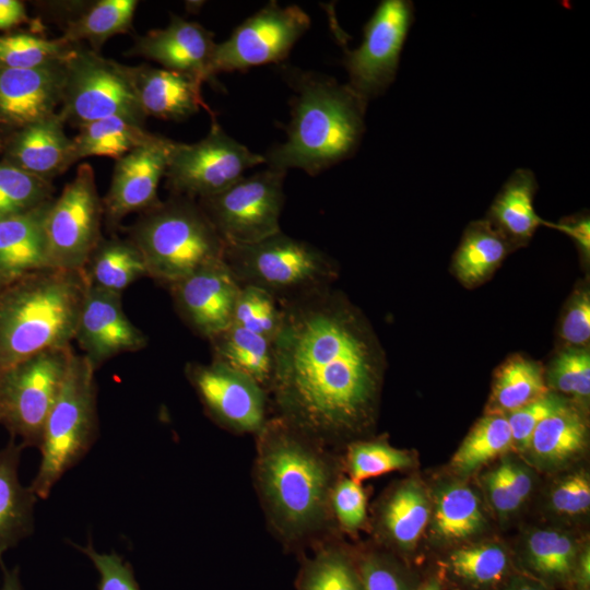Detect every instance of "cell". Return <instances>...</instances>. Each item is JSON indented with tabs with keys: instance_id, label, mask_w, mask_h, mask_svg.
I'll use <instances>...</instances> for the list:
<instances>
[{
	"instance_id": "obj_1",
	"label": "cell",
	"mask_w": 590,
	"mask_h": 590,
	"mask_svg": "<svg viewBox=\"0 0 590 590\" xmlns=\"http://www.w3.org/2000/svg\"><path fill=\"white\" fill-rule=\"evenodd\" d=\"M278 303L269 388L279 416L322 445L365 429L381 359L364 321L330 286Z\"/></svg>"
},
{
	"instance_id": "obj_2",
	"label": "cell",
	"mask_w": 590,
	"mask_h": 590,
	"mask_svg": "<svg viewBox=\"0 0 590 590\" xmlns=\"http://www.w3.org/2000/svg\"><path fill=\"white\" fill-rule=\"evenodd\" d=\"M257 436L255 480L269 523L286 543L310 538L328 520L337 482L324 445L281 416Z\"/></svg>"
},
{
	"instance_id": "obj_3",
	"label": "cell",
	"mask_w": 590,
	"mask_h": 590,
	"mask_svg": "<svg viewBox=\"0 0 590 590\" xmlns=\"http://www.w3.org/2000/svg\"><path fill=\"white\" fill-rule=\"evenodd\" d=\"M284 74L294 90L291 121L285 142L263 155L268 167L314 176L349 158L362 140L367 103L329 76L296 69Z\"/></svg>"
},
{
	"instance_id": "obj_4",
	"label": "cell",
	"mask_w": 590,
	"mask_h": 590,
	"mask_svg": "<svg viewBox=\"0 0 590 590\" xmlns=\"http://www.w3.org/2000/svg\"><path fill=\"white\" fill-rule=\"evenodd\" d=\"M90 286L84 270L46 268L0 291V374L43 351L71 346Z\"/></svg>"
},
{
	"instance_id": "obj_5",
	"label": "cell",
	"mask_w": 590,
	"mask_h": 590,
	"mask_svg": "<svg viewBox=\"0 0 590 590\" xmlns=\"http://www.w3.org/2000/svg\"><path fill=\"white\" fill-rule=\"evenodd\" d=\"M148 274L167 287L223 260L225 244L198 201L172 194L143 212L129 229Z\"/></svg>"
},
{
	"instance_id": "obj_6",
	"label": "cell",
	"mask_w": 590,
	"mask_h": 590,
	"mask_svg": "<svg viewBox=\"0 0 590 590\" xmlns=\"http://www.w3.org/2000/svg\"><path fill=\"white\" fill-rule=\"evenodd\" d=\"M95 370L86 356L73 351L38 447L40 463L30 485L38 498H48L54 486L87 455L98 436Z\"/></svg>"
},
{
	"instance_id": "obj_7",
	"label": "cell",
	"mask_w": 590,
	"mask_h": 590,
	"mask_svg": "<svg viewBox=\"0 0 590 590\" xmlns=\"http://www.w3.org/2000/svg\"><path fill=\"white\" fill-rule=\"evenodd\" d=\"M223 260L240 286H255L276 300L330 286L331 259L311 244L280 232L247 245H225Z\"/></svg>"
},
{
	"instance_id": "obj_8",
	"label": "cell",
	"mask_w": 590,
	"mask_h": 590,
	"mask_svg": "<svg viewBox=\"0 0 590 590\" xmlns=\"http://www.w3.org/2000/svg\"><path fill=\"white\" fill-rule=\"evenodd\" d=\"M62 121L78 128L105 118L122 117L143 123L144 115L133 84L130 66L75 45L63 63Z\"/></svg>"
},
{
	"instance_id": "obj_9",
	"label": "cell",
	"mask_w": 590,
	"mask_h": 590,
	"mask_svg": "<svg viewBox=\"0 0 590 590\" xmlns=\"http://www.w3.org/2000/svg\"><path fill=\"white\" fill-rule=\"evenodd\" d=\"M72 353L71 346L43 351L0 374L1 424L24 448L39 447Z\"/></svg>"
},
{
	"instance_id": "obj_10",
	"label": "cell",
	"mask_w": 590,
	"mask_h": 590,
	"mask_svg": "<svg viewBox=\"0 0 590 590\" xmlns=\"http://www.w3.org/2000/svg\"><path fill=\"white\" fill-rule=\"evenodd\" d=\"M285 175L268 167L198 200L225 245L253 244L282 232Z\"/></svg>"
},
{
	"instance_id": "obj_11",
	"label": "cell",
	"mask_w": 590,
	"mask_h": 590,
	"mask_svg": "<svg viewBox=\"0 0 590 590\" xmlns=\"http://www.w3.org/2000/svg\"><path fill=\"white\" fill-rule=\"evenodd\" d=\"M103 217L94 169L81 163L59 197L52 199L45 217L49 268L84 270L103 239Z\"/></svg>"
},
{
	"instance_id": "obj_12",
	"label": "cell",
	"mask_w": 590,
	"mask_h": 590,
	"mask_svg": "<svg viewBox=\"0 0 590 590\" xmlns=\"http://www.w3.org/2000/svg\"><path fill=\"white\" fill-rule=\"evenodd\" d=\"M263 163V155L229 137L213 118L200 141L174 142L164 177L172 194L200 200L220 193Z\"/></svg>"
},
{
	"instance_id": "obj_13",
	"label": "cell",
	"mask_w": 590,
	"mask_h": 590,
	"mask_svg": "<svg viewBox=\"0 0 590 590\" xmlns=\"http://www.w3.org/2000/svg\"><path fill=\"white\" fill-rule=\"evenodd\" d=\"M413 19L411 1L382 0L364 26L361 45L344 50L347 85L366 103L393 82Z\"/></svg>"
},
{
	"instance_id": "obj_14",
	"label": "cell",
	"mask_w": 590,
	"mask_h": 590,
	"mask_svg": "<svg viewBox=\"0 0 590 590\" xmlns=\"http://www.w3.org/2000/svg\"><path fill=\"white\" fill-rule=\"evenodd\" d=\"M309 26L310 19L299 7H281L270 1L239 24L227 39L216 43L213 73L280 62Z\"/></svg>"
},
{
	"instance_id": "obj_15",
	"label": "cell",
	"mask_w": 590,
	"mask_h": 590,
	"mask_svg": "<svg viewBox=\"0 0 590 590\" xmlns=\"http://www.w3.org/2000/svg\"><path fill=\"white\" fill-rule=\"evenodd\" d=\"M185 374L206 414L235 433L258 434L267 422L264 388L251 377L216 361L188 363Z\"/></svg>"
},
{
	"instance_id": "obj_16",
	"label": "cell",
	"mask_w": 590,
	"mask_h": 590,
	"mask_svg": "<svg viewBox=\"0 0 590 590\" xmlns=\"http://www.w3.org/2000/svg\"><path fill=\"white\" fill-rule=\"evenodd\" d=\"M174 140L160 134L116 161L107 193L102 199L108 225L132 212H145L161 200L157 189L165 176Z\"/></svg>"
},
{
	"instance_id": "obj_17",
	"label": "cell",
	"mask_w": 590,
	"mask_h": 590,
	"mask_svg": "<svg viewBox=\"0 0 590 590\" xmlns=\"http://www.w3.org/2000/svg\"><path fill=\"white\" fill-rule=\"evenodd\" d=\"M182 321L210 340L233 323L240 285L224 260L205 266L168 286Z\"/></svg>"
},
{
	"instance_id": "obj_18",
	"label": "cell",
	"mask_w": 590,
	"mask_h": 590,
	"mask_svg": "<svg viewBox=\"0 0 590 590\" xmlns=\"http://www.w3.org/2000/svg\"><path fill=\"white\" fill-rule=\"evenodd\" d=\"M74 340L95 369L109 358L146 346V335L123 311L121 294L90 285Z\"/></svg>"
},
{
	"instance_id": "obj_19",
	"label": "cell",
	"mask_w": 590,
	"mask_h": 590,
	"mask_svg": "<svg viewBox=\"0 0 590 590\" xmlns=\"http://www.w3.org/2000/svg\"><path fill=\"white\" fill-rule=\"evenodd\" d=\"M214 33L197 22L172 14L166 27L138 36L126 52L152 60L162 68L215 82L213 56Z\"/></svg>"
},
{
	"instance_id": "obj_20",
	"label": "cell",
	"mask_w": 590,
	"mask_h": 590,
	"mask_svg": "<svg viewBox=\"0 0 590 590\" xmlns=\"http://www.w3.org/2000/svg\"><path fill=\"white\" fill-rule=\"evenodd\" d=\"M63 63L0 68V119L22 129L57 115L62 101Z\"/></svg>"
},
{
	"instance_id": "obj_21",
	"label": "cell",
	"mask_w": 590,
	"mask_h": 590,
	"mask_svg": "<svg viewBox=\"0 0 590 590\" xmlns=\"http://www.w3.org/2000/svg\"><path fill=\"white\" fill-rule=\"evenodd\" d=\"M130 71L146 118L153 116L179 121L197 114L201 108L209 110L202 97L201 80L144 63L130 66Z\"/></svg>"
},
{
	"instance_id": "obj_22",
	"label": "cell",
	"mask_w": 590,
	"mask_h": 590,
	"mask_svg": "<svg viewBox=\"0 0 590 590\" xmlns=\"http://www.w3.org/2000/svg\"><path fill=\"white\" fill-rule=\"evenodd\" d=\"M52 199L0 219V275L7 283L49 268L45 217Z\"/></svg>"
},
{
	"instance_id": "obj_23",
	"label": "cell",
	"mask_w": 590,
	"mask_h": 590,
	"mask_svg": "<svg viewBox=\"0 0 590 590\" xmlns=\"http://www.w3.org/2000/svg\"><path fill=\"white\" fill-rule=\"evenodd\" d=\"M64 125L57 114L22 128L12 142L10 164L49 181L64 173L78 162Z\"/></svg>"
},
{
	"instance_id": "obj_24",
	"label": "cell",
	"mask_w": 590,
	"mask_h": 590,
	"mask_svg": "<svg viewBox=\"0 0 590 590\" xmlns=\"http://www.w3.org/2000/svg\"><path fill=\"white\" fill-rule=\"evenodd\" d=\"M23 449L13 438L0 449V564L7 551L34 532V509L38 497L19 479Z\"/></svg>"
},
{
	"instance_id": "obj_25",
	"label": "cell",
	"mask_w": 590,
	"mask_h": 590,
	"mask_svg": "<svg viewBox=\"0 0 590 590\" xmlns=\"http://www.w3.org/2000/svg\"><path fill=\"white\" fill-rule=\"evenodd\" d=\"M213 361L223 363L270 387L273 373L272 340L232 323L210 340Z\"/></svg>"
},
{
	"instance_id": "obj_26",
	"label": "cell",
	"mask_w": 590,
	"mask_h": 590,
	"mask_svg": "<svg viewBox=\"0 0 590 590\" xmlns=\"http://www.w3.org/2000/svg\"><path fill=\"white\" fill-rule=\"evenodd\" d=\"M587 435L585 418L566 402L538 425L528 451L543 465H559L585 448Z\"/></svg>"
},
{
	"instance_id": "obj_27",
	"label": "cell",
	"mask_w": 590,
	"mask_h": 590,
	"mask_svg": "<svg viewBox=\"0 0 590 590\" xmlns=\"http://www.w3.org/2000/svg\"><path fill=\"white\" fill-rule=\"evenodd\" d=\"M84 272L90 285L120 293L134 281L149 276L142 253L128 238H103Z\"/></svg>"
},
{
	"instance_id": "obj_28",
	"label": "cell",
	"mask_w": 590,
	"mask_h": 590,
	"mask_svg": "<svg viewBox=\"0 0 590 590\" xmlns=\"http://www.w3.org/2000/svg\"><path fill=\"white\" fill-rule=\"evenodd\" d=\"M430 517V504L416 481H406L386 499L380 523L388 538L400 548L412 550Z\"/></svg>"
},
{
	"instance_id": "obj_29",
	"label": "cell",
	"mask_w": 590,
	"mask_h": 590,
	"mask_svg": "<svg viewBox=\"0 0 590 590\" xmlns=\"http://www.w3.org/2000/svg\"><path fill=\"white\" fill-rule=\"evenodd\" d=\"M152 135L143 123L122 117H110L80 127L72 142L78 162L91 156H105L117 161Z\"/></svg>"
},
{
	"instance_id": "obj_30",
	"label": "cell",
	"mask_w": 590,
	"mask_h": 590,
	"mask_svg": "<svg viewBox=\"0 0 590 590\" xmlns=\"http://www.w3.org/2000/svg\"><path fill=\"white\" fill-rule=\"evenodd\" d=\"M138 3L137 0H98L69 21L60 37L74 45L86 42L92 50L99 52L106 40L131 30Z\"/></svg>"
},
{
	"instance_id": "obj_31",
	"label": "cell",
	"mask_w": 590,
	"mask_h": 590,
	"mask_svg": "<svg viewBox=\"0 0 590 590\" xmlns=\"http://www.w3.org/2000/svg\"><path fill=\"white\" fill-rule=\"evenodd\" d=\"M536 180L532 170L516 169L495 199L491 215L499 227L518 239L531 237L542 220L533 205Z\"/></svg>"
},
{
	"instance_id": "obj_32",
	"label": "cell",
	"mask_w": 590,
	"mask_h": 590,
	"mask_svg": "<svg viewBox=\"0 0 590 590\" xmlns=\"http://www.w3.org/2000/svg\"><path fill=\"white\" fill-rule=\"evenodd\" d=\"M485 522L479 497L471 487L451 483L439 489L433 512L437 536L447 541L468 539L482 531Z\"/></svg>"
},
{
	"instance_id": "obj_33",
	"label": "cell",
	"mask_w": 590,
	"mask_h": 590,
	"mask_svg": "<svg viewBox=\"0 0 590 590\" xmlns=\"http://www.w3.org/2000/svg\"><path fill=\"white\" fill-rule=\"evenodd\" d=\"M547 393L539 364L521 356L508 359L498 370L488 412L507 414Z\"/></svg>"
},
{
	"instance_id": "obj_34",
	"label": "cell",
	"mask_w": 590,
	"mask_h": 590,
	"mask_svg": "<svg viewBox=\"0 0 590 590\" xmlns=\"http://www.w3.org/2000/svg\"><path fill=\"white\" fill-rule=\"evenodd\" d=\"M529 568L548 582H567L574 578L577 547L566 533L553 529L531 532L526 543Z\"/></svg>"
},
{
	"instance_id": "obj_35",
	"label": "cell",
	"mask_w": 590,
	"mask_h": 590,
	"mask_svg": "<svg viewBox=\"0 0 590 590\" xmlns=\"http://www.w3.org/2000/svg\"><path fill=\"white\" fill-rule=\"evenodd\" d=\"M512 447V437L506 414L488 412L471 429L455 452L451 465L469 474Z\"/></svg>"
},
{
	"instance_id": "obj_36",
	"label": "cell",
	"mask_w": 590,
	"mask_h": 590,
	"mask_svg": "<svg viewBox=\"0 0 590 590\" xmlns=\"http://www.w3.org/2000/svg\"><path fill=\"white\" fill-rule=\"evenodd\" d=\"M296 590H363L357 566L340 548L322 546L307 558Z\"/></svg>"
},
{
	"instance_id": "obj_37",
	"label": "cell",
	"mask_w": 590,
	"mask_h": 590,
	"mask_svg": "<svg viewBox=\"0 0 590 590\" xmlns=\"http://www.w3.org/2000/svg\"><path fill=\"white\" fill-rule=\"evenodd\" d=\"M504 238L484 223L473 224L465 233L455 260L456 272L467 283L485 278L505 257Z\"/></svg>"
},
{
	"instance_id": "obj_38",
	"label": "cell",
	"mask_w": 590,
	"mask_h": 590,
	"mask_svg": "<svg viewBox=\"0 0 590 590\" xmlns=\"http://www.w3.org/2000/svg\"><path fill=\"white\" fill-rule=\"evenodd\" d=\"M448 567L464 583L484 588L505 578L509 569V557L500 545L483 543L452 552L448 557Z\"/></svg>"
},
{
	"instance_id": "obj_39",
	"label": "cell",
	"mask_w": 590,
	"mask_h": 590,
	"mask_svg": "<svg viewBox=\"0 0 590 590\" xmlns=\"http://www.w3.org/2000/svg\"><path fill=\"white\" fill-rule=\"evenodd\" d=\"M75 45L31 34L0 36V68L35 69L66 61Z\"/></svg>"
},
{
	"instance_id": "obj_40",
	"label": "cell",
	"mask_w": 590,
	"mask_h": 590,
	"mask_svg": "<svg viewBox=\"0 0 590 590\" xmlns=\"http://www.w3.org/2000/svg\"><path fill=\"white\" fill-rule=\"evenodd\" d=\"M51 181L0 163V219L24 213L52 199Z\"/></svg>"
},
{
	"instance_id": "obj_41",
	"label": "cell",
	"mask_w": 590,
	"mask_h": 590,
	"mask_svg": "<svg viewBox=\"0 0 590 590\" xmlns=\"http://www.w3.org/2000/svg\"><path fill=\"white\" fill-rule=\"evenodd\" d=\"M350 477L358 483L413 464L409 452L380 440L356 441L346 455Z\"/></svg>"
},
{
	"instance_id": "obj_42",
	"label": "cell",
	"mask_w": 590,
	"mask_h": 590,
	"mask_svg": "<svg viewBox=\"0 0 590 590\" xmlns=\"http://www.w3.org/2000/svg\"><path fill=\"white\" fill-rule=\"evenodd\" d=\"M233 323L273 341L280 326V307L269 292L255 286H240Z\"/></svg>"
},
{
	"instance_id": "obj_43",
	"label": "cell",
	"mask_w": 590,
	"mask_h": 590,
	"mask_svg": "<svg viewBox=\"0 0 590 590\" xmlns=\"http://www.w3.org/2000/svg\"><path fill=\"white\" fill-rule=\"evenodd\" d=\"M550 382L558 391L586 399L590 394V354L571 347L558 354L550 370Z\"/></svg>"
},
{
	"instance_id": "obj_44",
	"label": "cell",
	"mask_w": 590,
	"mask_h": 590,
	"mask_svg": "<svg viewBox=\"0 0 590 590\" xmlns=\"http://www.w3.org/2000/svg\"><path fill=\"white\" fill-rule=\"evenodd\" d=\"M565 403L566 401L563 398L547 392L534 401L507 413L506 417L511 432L512 447L519 451H528L538 425Z\"/></svg>"
},
{
	"instance_id": "obj_45",
	"label": "cell",
	"mask_w": 590,
	"mask_h": 590,
	"mask_svg": "<svg viewBox=\"0 0 590 590\" xmlns=\"http://www.w3.org/2000/svg\"><path fill=\"white\" fill-rule=\"evenodd\" d=\"M330 509L343 529L361 528L367 515V497L362 485L351 477L338 480L331 492Z\"/></svg>"
},
{
	"instance_id": "obj_46",
	"label": "cell",
	"mask_w": 590,
	"mask_h": 590,
	"mask_svg": "<svg viewBox=\"0 0 590 590\" xmlns=\"http://www.w3.org/2000/svg\"><path fill=\"white\" fill-rule=\"evenodd\" d=\"M73 546L85 554L97 569L98 590H140L132 566L117 553H99L91 541L85 546Z\"/></svg>"
},
{
	"instance_id": "obj_47",
	"label": "cell",
	"mask_w": 590,
	"mask_h": 590,
	"mask_svg": "<svg viewBox=\"0 0 590 590\" xmlns=\"http://www.w3.org/2000/svg\"><path fill=\"white\" fill-rule=\"evenodd\" d=\"M552 508L562 515L576 516L590 507V481L585 473H574L562 480L551 493Z\"/></svg>"
},
{
	"instance_id": "obj_48",
	"label": "cell",
	"mask_w": 590,
	"mask_h": 590,
	"mask_svg": "<svg viewBox=\"0 0 590 590\" xmlns=\"http://www.w3.org/2000/svg\"><path fill=\"white\" fill-rule=\"evenodd\" d=\"M357 568L363 590H409L400 571L382 557L365 556Z\"/></svg>"
},
{
	"instance_id": "obj_49",
	"label": "cell",
	"mask_w": 590,
	"mask_h": 590,
	"mask_svg": "<svg viewBox=\"0 0 590 590\" xmlns=\"http://www.w3.org/2000/svg\"><path fill=\"white\" fill-rule=\"evenodd\" d=\"M562 338L573 346H585L590 339V295L579 292L563 319Z\"/></svg>"
},
{
	"instance_id": "obj_50",
	"label": "cell",
	"mask_w": 590,
	"mask_h": 590,
	"mask_svg": "<svg viewBox=\"0 0 590 590\" xmlns=\"http://www.w3.org/2000/svg\"><path fill=\"white\" fill-rule=\"evenodd\" d=\"M483 484L489 503L497 514L507 516L521 507L522 503L510 485L502 463L485 474Z\"/></svg>"
},
{
	"instance_id": "obj_51",
	"label": "cell",
	"mask_w": 590,
	"mask_h": 590,
	"mask_svg": "<svg viewBox=\"0 0 590 590\" xmlns=\"http://www.w3.org/2000/svg\"><path fill=\"white\" fill-rule=\"evenodd\" d=\"M543 225L555 228L571 237L587 257L590 253V220L588 216H580L558 223L543 222Z\"/></svg>"
},
{
	"instance_id": "obj_52",
	"label": "cell",
	"mask_w": 590,
	"mask_h": 590,
	"mask_svg": "<svg viewBox=\"0 0 590 590\" xmlns=\"http://www.w3.org/2000/svg\"><path fill=\"white\" fill-rule=\"evenodd\" d=\"M502 465L510 485L512 486L518 498L523 504L529 497L533 487V477L531 472L524 465L510 460H504Z\"/></svg>"
},
{
	"instance_id": "obj_53",
	"label": "cell",
	"mask_w": 590,
	"mask_h": 590,
	"mask_svg": "<svg viewBox=\"0 0 590 590\" xmlns=\"http://www.w3.org/2000/svg\"><path fill=\"white\" fill-rule=\"evenodd\" d=\"M26 17L22 2L17 0H0V30L9 28Z\"/></svg>"
},
{
	"instance_id": "obj_54",
	"label": "cell",
	"mask_w": 590,
	"mask_h": 590,
	"mask_svg": "<svg viewBox=\"0 0 590 590\" xmlns=\"http://www.w3.org/2000/svg\"><path fill=\"white\" fill-rule=\"evenodd\" d=\"M574 578L581 590H588L590 583V553L585 551L577 560Z\"/></svg>"
},
{
	"instance_id": "obj_55",
	"label": "cell",
	"mask_w": 590,
	"mask_h": 590,
	"mask_svg": "<svg viewBox=\"0 0 590 590\" xmlns=\"http://www.w3.org/2000/svg\"><path fill=\"white\" fill-rule=\"evenodd\" d=\"M3 570V578L0 590H23L19 568H7L3 563L0 564Z\"/></svg>"
},
{
	"instance_id": "obj_56",
	"label": "cell",
	"mask_w": 590,
	"mask_h": 590,
	"mask_svg": "<svg viewBox=\"0 0 590 590\" xmlns=\"http://www.w3.org/2000/svg\"><path fill=\"white\" fill-rule=\"evenodd\" d=\"M503 590H551L539 581L516 577L512 578Z\"/></svg>"
},
{
	"instance_id": "obj_57",
	"label": "cell",
	"mask_w": 590,
	"mask_h": 590,
	"mask_svg": "<svg viewBox=\"0 0 590 590\" xmlns=\"http://www.w3.org/2000/svg\"><path fill=\"white\" fill-rule=\"evenodd\" d=\"M420 590H441L436 579L428 580Z\"/></svg>"
},
{
	"instance_id": "obj_58",
	"label": "cell",
	"mask_w": 590,
	"mask_h": 590,
	"mask_svg": "<svg viewBox=\"0 0 590 590\" xmlns=\"http://www.w3.org/2000/svg\"><path fill=\"white\" fill-rule=\"evenodd\" d=\"M7 282L0 275V291L5 286Z\"/></svg>"
},
{
	"instance_id": "obj_59",
	"label": "cell",
	"mask_w": 590,
	"mask_h": 590,
	"mask_svg": "<svg viewBox=\"0 0 590 590\" xmlns=\"http://www.w3.org/2000/svg\"><path fill=\"white\" fill-rule=\"evenodd\" d=\"M0 424H1V415H0Z\"/></svg>"
}]
</instances>
